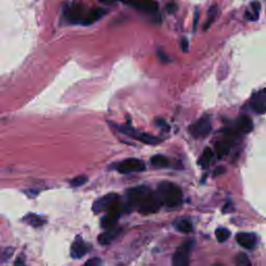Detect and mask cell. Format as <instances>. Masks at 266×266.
Wrapping results in <instances>:
<instances>
[{
  "label": "cell",
  "mask_w": 266,
  "mask_h": 266,
  "mask_svg": "<svg viewBox=\"0 0 266 266\" xmlns=\"http://www.w3.org/2000/svg\"><path fill=\"white\" fill-rule=\"evenodd\" d=\"M223 173H225V167L220 166V167H218V169H216V170L214 171V176H219V175H222Z\"/></svg>",
  "instance_id": "cell-30"
},
{
  "label": "cell",
  "mask_w": 266,
  "mask_h": 266,
  "mask_svg": "<svg viewBox=\"0 0 266 266\" xmlns=\"http://www.w3.org/2000/svg\"><path fill=\"white\" fill-rule=\"evenodd\" d=\"M116 128H117V130L121 131L122 133L129 135L132 137V139L139 141V142H142L144 144H147V145H157V144H160L162 142L160 139H158V137L154 136L152 134L145 133V132H137L133 129L132 127L128 126V125L116 126Z\"/></svg>",
  "instance_id": "cell-5"
},
{
  "label": "cell",
  "mask_w": 266,
  "mask_h": 266,
  "mask_svg": "<svg viewBox=\"0 0 266 266\" xmlns=\"http://www.w3.org/2000/svg\"><path fill=\"white\" fill-rule=\"evenodd\" d=\"M101 262L102 261H101L100 258L95 257V258H92L90 260H87L83 266H100Z\"/></svg>",
  "instance_id": "cell-25"
},
{
  "label": "cell",
  "mask_w": 266,
  "mask_h": 266,
  "mask_svg": "<svg viewBox=\"0 0 266 266\" xmlns=\"http://www.w3.org/2000/svg\"><path fill=\"white\" fill-rule=\"evenodd\" d=\"M236 241L246 250H253L257 244V237L253 233H239L236 236Z\"/></svg>",
  "instance_id": "cell-13"
},
{
  "label": "cell",
  "mask_w": 266,
  "mask_h": 266,
  "mask_svg": "<svg viewBox=\"0 0 266 266\" xmlns=\"http://www.w3.org/2000/svg\"><path fill=\"white\" fill-rule=\"evenodd\" d=\"M193 242L191 240L186 241L181 244L178 249L176 250L173 256V265L174 266H190V251L192 248Z\"/></svg>",
  "instance_id": "cell-6"
},
{
  "label": "cell",
  "mask_w": 266,
  "mask_h": 266,
  "mask_svg": "<svg viewBox=\"0 0 266 266\" xmlns=\"http://www.w3.org/2000/svg\"><path fill=\"white\" fill-rule=\"evenodd\" d=\"M120 205V196L119 194H116L114 192L105 194L102 198L98 199L95 201L93 205V211L98 214L104 211H110L114 208H115L116 206Z\"/></svg>",
  "instance_id": "cell-4"
},
{
  "label": "cell",
  "mask_w": 266,
  "mask_h": 266,
  "mask_svg": "<svg viewBox=\"0 0 266 266\" xmlns=\"http://www.w3.org/2000/svg\"><path fill=\"white\" fill-rule=\"evenodd\" d=\"M157 193L163 205L169 208H177L183 200L182 190L178 185L172 182H162L157 187Z\"/></svg>",
  "instance_id": "cell-2"
},
{
  "label": "cell",
  "mask_w": 266,
  "mask_h": 266,
  "mask_svg": "<svg viewBox=\"0 0 266 266\" xmlns=\"http://www.w3.org/2000/svg\"><path fill=\"white\" fill-rule=\"evenodd\" d=\"M215 235L220 242H225L226 240L229 239V237L231 236V232L226 228H219L215 231Z\"/></svg>",
  "instance_id": "cell-22"
},
{
  "label": "cell",
  "mask_w": 266,
  "mask_h": 266,
  "mask_svg": "<svg viewBox=\"0 0 266 266\" xmlns=\"http://www.w3.org/2000/svg\"><path fill=\"white\" fill-rule=\"evenodd\" d=\"M152 190L150 189H148L146 186H136V187H131L127 190V200H128V206L130 208H135L139 210L141 208V206L144 204L146 201L147 196L150 194Z\"/></svg>",
  "instance_id": "cell-3"
},
{
  "label": "cell",
  "mask_w": 266,
  "mask_h": 266,
  "mask_svg": "<svg viewBox=\"0 0 266 266\" xmlns=\"http://www.w3.org/2000/svg\"><path fill=\"white\" fill-rule=\"evenodd\" d=\"M151 164L156 167H167L170 166V160L164 155H154L151 158Z\"/></svg>",
  "instance_id": "cell-19"
},
{
  "label": "cell",
  "mask_w": 266,
  "mask_h": 266,
  "mask_svg": "<svg viewBox=\"0 0 266 266\" xmlns=\"http://www.w3.org/2000/svg\"><path fill=\"white\" fill-rule=\"evenodd\" d=\"M213 156H214V153L210 149V148H206L200 157L199 164L203 167V169H206V167H208L210 165V163L213 159Z\"/></svg>",
  "instance_id": "cell-17"
},
{
  "label": "cell",
  "mask_w": 266,
  "mask_h": 266,
  "mask_svg": "<svg viewBox=\"0 0 266 266\" xmlns=\"http://www.w3.org/2000/svg\"><path fill=\"white\" fill-rule=\"evenodd\" d=\"M211 121L209 116L204 115L190 126V132L195 139H204L211 132Z\"/></svg>",
  "instance_id": "cell-8"
},
{
  "label": "cell",
  "mask_w": 266,
  "mask_h": 266,
  "mask_svg": "<svg viewBox=\"0 0 266 266\" xmlns=\"http://www.w3.org/2000/svg\"><path fill=\"white\" fill-rule=\"evenodd\" d=\"M121 232H122L121 228H115V227H114V228L108 229L106 232L102 233L99 237H98V241H99V243L102 245L110 244L114 239H115L117 236L121 234Z\"/></svg>",
  "instance_id": "cell-14"
},
{
  "label": "cell",
  "mask_w": 266,
  "mask_h": 266,
  "mask_svg": "<svg viewBox=\"0 0 266 266\" xmlns=\"http://www.w3.org/2000/svg\"><path fill=\"white\" fill-rule=\"evenodd\" d=\"M106 9L101 7L90 8L82 2L74 1L67 4L64 8V15L69 23L91 25L106 15Z\"/></svg>",
  "instance_id": "cell-1"
},
{
  "label": "cell",
  "mask_w": 266,
  "mask_h": 266,
  "mask_svg": "<svg viewBox=\"0 0 266 266\" xmlns=\"http://www.w3.org/2000/svg\"><path fill=\"white\" fill-rule=\"evenodd\" d=\"M121 211H122L121 205L116 206L115 208L108 211L101 220V227H102V228L107 229V230L114 228V225L116 224V222L119 221V219H120Z\"/></svg>",
  "instance_id": "cell-11"
},
{
  "label": "cell",
  "mask_w": 266,
  "mask_h": 266,
  "mask_svg": "<svg viewBox=\"0 0 266 266\" xmlns=\"http://www.w3.org/2000/svg\"><path fill=\"white\" fill-rule=\"evenodd\" d=\"M86 182H87V177L84 175H80V176L75 177L74 179L71 180L70 183L73 187H79V186H82L83 184H85Z\"/></svg>",
  "instance_id": "cell-24"
},
{
  "label": "cell",
  "mask_w": 266,
  "mask_h": 266,
  "mask_svg": "<svg viewBox=\"0 0 266 266\" xmlns=\"http://www.w3.org/2000/svg\"><path fill=\"white\" fill-rule=\"evenodd\" d=\"M199 17H200V13H199L198 9H195V12H194V16H193V32H195V31H196V28H198Z\"/></svg>",
  "instance_id": "cell-28"
},
{
  "label": "cell",
  "mask_w": 266,
  "mask_h": 266,
  "mask_svg": "<svg viewBox=\"0 0 266 266\" xmlns=\"http://www.w3.org/2000/svg\"><path fill=\"white\" fill-rule=\"evenodd\" d=\"M116 171L121 174H131V173H140L146 170V164L143 160L137 158H128L122 160L121 162L115 165Z\"/></svg>",
  "instance_id": "cell-7"
},
{
  "label": "cell",
  "mask_w": 266,
  "mask_h": 266,
  "mask_svg": "<svg viewBox=\"0 0 266 266\" xmlns=\"http://www.w3.org/2000/svg\"><path fill=\"white\" fill-rule=\"evenodd\" d=\"M88 252V245L83 241L80 236H77L71 245V257L74 259H80Z\"/></svg>",
  "instance_id": "cell-12"
},
{
  "label": "cell",
  "mask_w": 266,
  "mask_h": 266,
  "mask_svg": "<svg viewBox=\"0 0 266 266\" xmlns=\"http://www.w3.org/2000/svg\"><path fill=\"white\" fill-rule=\"evenodd\" d=\"M12 254H13V249H5V250H3V252H2V262H4L7 259H9V257H11Z\"/></svg>",
  "instance_id": "cell-26"
},
{
  "label": "cell",
  "mask_w": 266,
  "mask_h": 266,
  "mask_svg": "<svg viewBox=\"0 0 266 266\" xmlns=\"http://www.w3.org/2000/svg\"><path fill=\"white\" fill-rule=\"evenodd\" d=\"M121 1L146 14L153 15L158 11V4L155 0H121Z\"/></svg>",
  "instance_id": "cell-9"
},
{
  "label": "cell",
  "mask_w": 266,
  "mask_h": 266,
  "mask_svg": "<svg viewBox=\"0 0 266 266\" xmlns=\"http://www.w3.org/2000/svg\"><path fill=\"white\" fill-rule=\"evenodd\" d=\"M219 15V6L218 5H213L209 8L208 11V18H207V21H206V24L204 26V29L206 31V29H208L211 24L215 21L216 17H218Z\"/></svg>",
  "instance_id": "cell-20"
},
{
  "label": "cell",
  "mask_w": 266,
  "mask_h": 266,
  "mask_svg": "<svg viewBox=\"0 0 266 266\" xmlns=\"http://www.w3.org/2000/svg\"><path fill=\"white\" fill-rule=\"evenodd\" d=\"M16 266H24V262L22 261L21 258H19V259L16 261Z\"/></svg>",
  "instance_id": "cell-32"
},
{
  "label": "cell",
  "mask_w": 266,
  "mask_h": 266,
  "mask_svg": "<svg viewBox=\"0 0 266 266\" xmlns=\"http://www.w3.org/2000/svg\"><path fill=\"white\" fill-rule=\"evenodd\" d=\"M176 229L182 233H190L192 231V225L189 220H180L175 224Z\"/></svg>",
  "instance_id": "cell-21"
},
{
  "label": "cell",
  "mask_w": 266,
  "mask_h": 266,
  "mask_svg": "<svg viewBox=\"0 0 266 266\" xmlns=\"http://www.w3.org/2000/svg\"><path fill=\"white\" fill-rule=\"evenodd\" d=\"M250 105L252 110L257 114L266 113V88L253 95L250 101Z\"/></svg>",
  "instance_id": "cell-10"
},
{
  "label": "cell",
  "mask_w": 266,
  "mask_h": 266,
  "mask_svg": "<svg viewBox=\"0 0 266 266\" xmlns=\"http://www.w3.org/2000/svg\"><path fill=\"white\" fill-rule=\"evenodd\" d=\"M166 11L169 14H174L177 11V4L175 2H170L166 4Z\"/></svg>",
  "instance_id": "cell-27"
},
{
  "label": "cell",
  "mask_w": 266,
  "mask_h": 266,
  "mask_svg": "<svg viewBox=\"0 0 266 266\" xmlns=\"http://www.w3.org/2000/svg\"><path fill=\"white\" fill-rule=\"evenodd\" d=\"M231 150V143L228 140L220 141L215 144V152L218 154L219 158H223L224 156L228 155Z\"/></svg>",
  "instance_id": "cell-16"
},
{
  "label": "cell",
  "mask_w": 266,
  "mask_h": 266,
  "mask_svg": "<svg viewBox=\"0 0 266 266\" xmlns=\"http://www.w3.org/2000/svg\"><path fill=\"white\" fill-rule=\"evenodd\" d=\"M24 222H26L28 225L33 226L34 228H38V227H41V226H43L46 223V221L43 218H41L40 215L33 214V213L26 215L25 218H24Z\"/></svg>",
  "instance_id": "cell-18"
},
{
  "label": "cell",
  "mask_w": 266,
  "mask_h": 266,
  "mask_svg": "<svg viewBox=\"0 0 266 266\" xmlns=\"http://www.w3.org/2000/svg\"><path fill=\"white\" fill-rule=\"evenodd\" d=\"M181 49L183 52L189 51V40L186 38H183L181 40Z\"/></svg>",
  "instance_id": "cell-29"
},
{
  "label": "cell",
  "mask_w": 266,
  "mask_h": 266,
  "mask_svg": "<svg viewBox=\"0 0 266 266\" xmlns=\"http://www.w3.org/2000/svg\"><path fill=\"white\" fill-rule=\"evenodd\" d=\"M98 1L106 3V4H112V3L114 2V0H98Z\"/></svg>",
  "instance_id": "cell-31"
},
{
  "label": "cell",
  "mask_w": 266,
  "mask_h": 266,
  "mask_svg": "<svg viewBox=\"0 0 266 266\" xmlns=\"http://www.w3.org/2000/svg\"><path fill=\"white\" fill-rule=\"evenodd\" d=\"M236 126H237L238 131H240L242 133H249L253 130V128H254L253 121H252L251 117L248 115H241L237 120Z\"/></svg>",
  "instance_id": "cell-15"
},
{
  "label": "cell",
  "mask_w": 266,
  "mask_h": 266,
  "mask_svg": "<svg viewBox=\"0 0 266 266\" xmlns=\"http://www.w3.org/2000/svg\"><path fill=\"white\" fill-rule=\"evenodd\" d=\"M236 264L237 266H252V263L249 259L248 256L243 253H239L237 256H236Z\"/></svg>",
  "instance_id": "cell-23"
}]
</instances>
